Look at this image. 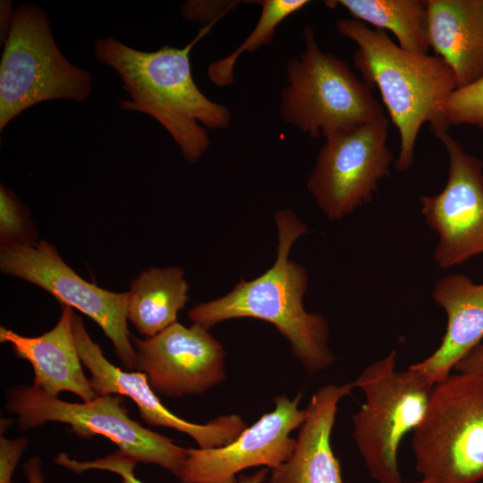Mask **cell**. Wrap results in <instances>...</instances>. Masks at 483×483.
I'll use <instances>...</instances> for the list:
<instances>
[{"mask_svg":"<svg viewBox=\"0 0 483 483\" xmlns=\"http://www.w3.org/2000/svg\"><path fill=\"white\" fill-rule=\"evenodd\" d=\"M325 4L332 9L342 6L352 19L391 31L405 51L427 55L430 48L426 1L332 0Z\"/></svg>","mask_w":483,"mask_h":483,"instance_id":"obj_20","label":"cell"},{"mask_svg":"<svg viewBox=\"0 0 483 483\" xmlns=\"http://www.w3.org/2000/svg\"><path fill=\"white\" fill-rule=\"evenodd\" d=\"M389 120L373 122L325 139L307 188L329 220H339L372 200L390 174Z\"/></svg>","mask_w":483,"mask_h":483,"instance_id":"obj_9","label":"cell"},{"mask_svg":"<svg viewBox=\"0 0 483 483\" xmlns=\"http://www.w3.org/2000/svg\"><path fill=\"white\" fill-rule=\"evenodd\" d=\"M55 462L73 473H82L89 470H101L119 475L123 483H143L134 473L138 462L120 451L92 461H78L71 458L65 453H60ZM182 483L188 482L182 481Z\"/></svg>","mask_w":483,"mask_h":483,"instance_id":"obj_24","label":"cell"},{"mask_svg":"<svg viewBox=\"0 0 483 483\" xmlns=\"http://www.w3.org/2000/svg\"><path fill=\"white\" fill-rule=\"evenodd\" d=\"M396 351L367 366L353 382L365 402L353 415V438L370 475L379 483H402L397 451L422 421L434 386L411 365L397 371Z\"/></svg>","mask_w":483,"mask_h":483,"instance_id":"obj_7","label":"cell"},{"mask_svg":"<svg viewBox=\"0 0 483 483\" xmlns=\"http://www.w3.org/2000/svg\"><path fill=\"white\" fill-rule=\"evenodd\" d=\"M73 335L81 363L90 373L89 381L95 394L129 397L137 405L140 418L148 424L184 433L202 449L225 445L247 428L236 414L223 415L205 424L179 418L161 402L144 373L122 370L105 357L100 346L89 335L80 317L75 313Z\"/></svg>","mask_w":483,"mask_h":483,"instance_id":"obj_14","label":"cell"},{"mask_svg":"<svg viewBox=\"0 0 483 483\" xmlns=\"http://www.w3.org/2000/svg\"><path fill=\"white\" fill-rule=\"evenodd\" d=\"M239 0H189L181 8L184 21L203 24H216L219 19L236 9Z\"/></svg>","mask_w":483,"mask_h":483,"instance_id":"obj_25","label":"cell"},{"mask_svg":"<svg viewBox=\"0 0 483 483\" xmlns=\"http://www.w3.org/2000/svg\"><path fill=\"white\" fill-rule=\"evenodd\" d=\"M413 483H427L424 479H422L421 481H419V482H413Z\"/></svg>","mask_w":483,"mask_h":483,"instance_id":"obj_31","label":"cell"},{"mask_svg":"<svg viewBox=\"0 0 483 483\" xmlns=\"http://www.w3.org/2000/svg\"><path fill=\"white\" fill-rule=\"evenodd\" d=\"M260 5L258 22L242 43L227 56L211 62L207 69L208 80L216 86L226 87L234 80L235 64L244 52L252 53L274 38L276 28L288 16L300 11L310 2L308 0H257L249 1Z\"/></svg>","mask_w":483,"mask_h":483,"instance_id":"obj_21","label":"cell"},{"mask_svg":"<svg viewBox=\"0 0 483 483\" xmlns=\"http://www.w3.org/2000/svg\"><path fill=\"white\" fill-rule=\"evenodd\" d=\"M428 41L452 68L457 89L483 77V0H426Z\"/></svg>","mask_w":483,"mask_h":483,"instance_id":"obj_18","label":"cell"},{"mask_svg":"<svg viewBox=\"0 0 483 483\" xmlns=\"http://www.w3.org/2000/svg\"><path fill=\"white\" fill-rule=\"evenodd\" d=\"M28 445V439L0 436V483H12L13 474Z\"/></svg>","mask_w":483,"mask_h":483,"instance_id":"obj_26","label":"cell"},{"mask_svg":"<svg viewBox=\"0 0 483 483\" xmlns=\"http://www.w3.org/2000/svg\"><path fill=\"white\" fill-rule=\"evenodd\" d=\"M432 298L446 313L445 333L439 347L412 366L436 384L483 339V284L452 274L435 284Z\"/></svg>","mask_w":483,"mask_h":483,"instance_id":"obj_17","label":"cell"},{"mask_svg":"<svg viewBox=\"0 0 483 483\" xmlns=\"http://www.w3.org/2000/svg\"><path fill=\"white\" fill-rule=\"evenodd\" d=\"M278 244L274 265L258 277L242 279L223 297L202 302L187 313L193 324L208 330L222 321L254 318L273 324L287 339L294 357L309 374L325 369L335 360L328 348V324L319 313L304 309L306 268L289 258L294 242L308 227L289 209L274 215Z\"/></svg>","mask_w":483,"mask_h":483,"instance_id":"obj_2","label":"cell"},{"mask_svg":"<svg viewBox=\"0 0 483 483\" xmlns=\"http://www.w3.org/2000/svg\"><path fill=\"white\" fill-rule=\"evenodd\" d=\"M354 383L327 385L315 392L305 409L292 456L271 469L268 483H344L331 446V433L341 399Z\"/></svg>","mask_w":483,"mask_h":483,"instance_id":"obj_16","label":"cell"},{"mask_svg":"<svg viewBox=\"0 0 483 483\" xmlns=\"http://www.w3.org/2000/svg\"><path fill=\"white\" fill-rule=\"evenodd\" d=\"M299 393L293 399L281 394L275 409L247 427L233 442L215 448H187V458L179 475L188 483H236L240 471L265 465L274 469L292 454L296 439L291 432L301 427L305 410L299 409Z\"/></svg>","mask_w":483,"mask_h":483,"instance_id":"obj_12","label":"cell"},{"mask_svg":"<svg viewBox=\"0 0 483 483\" xmlns=\"http://www.w3.org/2000/svg\"><path fill=\"white\" fill-rule=\"evenodd\" d=\"M6 409L17 416L21 429L35 428L50 421L65 423L80 437L103 436L123 454L137 462L157 464L178 478L187 458V448L131 419L120 395L68 402L33 385H20L9 389Z\"/></svg>","mask_w":483,"mask_h":483,"instance_id":"obj_8","label":"cell"},{"mask_svg":"<svg viewBox=\"0 0 483 483\" xmlns=\"http://www.w3.org/2000/svg\"><path fill=\"white\" fill-rule=\"evenodd\" d=\"M447 124L483 128V77L450 95L445 108Z\"/></svg>","mask_w":483,"mask_h":483,"instance_id":"obj_23","label":"cell"},{"mask_svg":"<svg viewBox=\"0 0 483 483\" xmlns=\"http://www.w3.org/2000/svg\"><path fill=\"white\" fill-rule=\"evenodd\" d=\"M73 315L72 307L62 305L56 325L33 337L1 326L0 342L9 343L17 358L30 363L34 386L51 396L67 391L89 402L97 395L82 369L73 335Z\"/></svg>","mask_w":483,"mask_h":483,"instance_id":"obj_15","label":"cell"},{"mask_svg":"<svg viewBox=\"0 0 483 483\" xmlns=\"http://www.w3.org/2000/svg\"><path fill=\"white\" fill-rule=\"evenodd\" d=\"M434 135L447 152V182L440 193L419 200L428 225L439 235L435 260L445 269L483 253V163L447 131Z\"/></svg>","mask_w":483,"mask_h":483,"instance_id":"obj_11","label":"cell"},{"mask_svg":"<svg viewBox=\"0 0 483 483\" xmlns=\"http://www.w3.org/2000/svg\"><path fill=\"white\" fill-rule=\"evenodd\" d=\"M92 81L63 55L41 6L23 3L14 10L0 61V131L39 103L85 101Z\"/></svg>","mask_w":483,"mask_h":483,"instance_id":"obj_5","label":"cell"},{"mask_svg":"<svg viewBox=\"0 0 483 483\" xmlns=\"http://www.w3.org/2000/svg\"><path fill=\"white\" fill-rule=\"evenodd\" d=\"M37 231L30 214L16 195L0 185V250L37 242Z\"/></svg>","mask_w":483,"mask_h":483,"instance_id":"obj_22","label":"cell"},{"mask_svg":"<svg viewBox=\"0 0 483 483\" xmlns=\"http://www.w3.org/2000/svg\"><path fill=\"white\" fill-rule=\"evenodd\" d=\"M453 369L461 374L483 375V343L465 355Z\"/></svg>","mask_w":483,"mask_h":483,"instance_id":"obj_27","label":"cell"},{"mask_svg":"<svg viewBox=\"0 0 483 483\" xmlns=\"http://www.w3.org/2000/svg\"><path fill=\"white\" fill-rule=\"evenodd\" d=\"M14 10L12 9V1L2 0L0 2V43L3 46L7 38Z\"/></svg>","mask_w":483,"mask_h":483,"instance_id":"obj_28","label":"cell"},{"mask_svg":"<svg viewBox=\"0 0 483 483\" xmlns=\"http://www.w3.org/2000/svg\"><path fill=\"white\" fill-rule=\"evenodd\" d=\"M427 483L483 479V375L451 374L432 390L411 440Z\"/></svg>","mask_w":483,"mask_h":483,"instance_id":"obj_6","label":"cell"},{"mask_svg":"<svg viewBox=\"0 0 483 483\" xmlns=\"http://www.w3.org/2000/svg\"><path fill=\"white\" fill-rule=\"evenodd\" d=\"M304 49L286 63L280 115L304 134L325 139L385 115L372 89L344 60L319 47L314 28L303 27Z\"/></svg>","mask_w":483,"mask_h":483,"instance_id":"obj_4","label":"cell"},{"mask_svg":"<svg viewBox=\"0 0 483 483\" xmlns=\"http://www.w3.org/2000/svg\"><path fill=\"white\" fill-rule=\"evenodd\" d=\"M214 25L203 26L181 48L163 46L146 52L114 37L98 38L94 43L96 58L117 72L127 93L128 98L120 100L121 108L155 119L190 163L198 162L210 145L206 128L225 130L231 123L230 109L204 95L191 72V52Z\"/></svg>","mask_w":483,"mask_h":483,"instance_id":"obj_1","label":"cell"},{"mask_svg":"<svg viewBox=\"0 0 483 483\" xmlns=\"http://www.w3.org/2000/svg\"><path fill=\"white\" fill-rule=\"evenodd\" d=\"M28 483H44L42 461L38 456L30 457L23 465Z\"/></svg>","mask_w":483,"mask_h":483,"instance_id":"obj_29","label":"cell"},{"mask_svg":"<svg viewBox=\"0 0 483 483\" xmlns=\"http://www.w3.org/2000/svg\"><path fill=\"white\" fill-rule=\"evenodd\" d=\"M180 267H149L131 284L127 320L141 335L153 337L177 322L188 301L189 284Z\"/></svg>","mask_w":483,"mask_h":483,"instance_id":"obj_19","label":"cell"},{"mask_svg":"<svg viewBox=\"0 0 483 483\" xmlns=\"http://www.w3.org/2000/svg\"><path fill=\"white\" fill-rule=\"evenodd\" d=\"M137 371L151 388L167 397L200 394L225 379V351L207 329L178 322L153 337L131 336Z\"/></svg>","mask_w":483,"mask_h":483,"instance_id":"obj_13","label":"cell"},{"mask_svg":"<svg viewBox=\"0 0 483 483\" xmlns=\"http://www.w3.org/2000/svg\"><path fill=\"white\" fill-rule=\"evenodd\" d=\"M268 474L267 468H262L251 475H241L236 483H263Z\"/></svg>","mask_w":483,"mask_h":483,"instance_id":"obj_30","label":"cell"},{"mask_svg":"<svg viewBox=\"0 0 483 483\" xmlns=\"http://www.w3.org/2000/svg\"><path fill=\"white\" fill-rule=\"evenodd\" d=\"M335 29L357 45L353 65L371 89L377 87L400 136L394 166L407 171L421 126L428 123L433 134L449 128L445 108L457 89L452 68L440 56L402 49L385 30H372L358 20L339 19Z\"/></svg>","mask_w":483,"mask_h":483,"instance_id":"obj_3","label":"cell"},{"mask_svg":"<svg viewBox=\"0 0 483 483\" xmlns=\"http://www.w3.org/2000/svg\"><path fill=\"white\" fill-rule=\"evenodd\" d=\"M0 270L44 289L62 305L90 318L110 339L125 368L135 369L136 353L127 326L128 292H111L84 280L45 241L0 250Z\"/></svg>","mask_w":483,"mask_h":483,"instance_id":"obj_10","label":"cell"}]
</instances>
